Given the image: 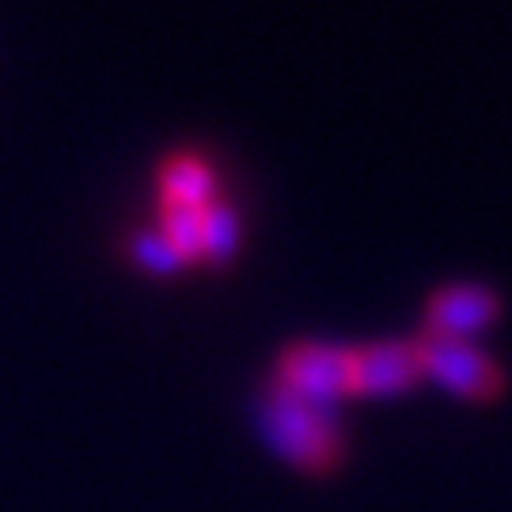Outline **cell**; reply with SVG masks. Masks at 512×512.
Here are the masks:
<instances>
[{"instance_id": "6da1fadb", "label": "cell", "mask_w": 512, "mask_h": 512, "mask_svg": "<svg viewBox=\"0 0 512 512\" xmlns=\"http://www.w3.org/2000/svg\"><path fill=\"white\" fill-rule=\"evenodd\" d=\"M258 421L277 456L304 475H330L346 459V433L342 421L334 418V406L300 399L274 380L262 391Z\"/></svg>"}, {"instance_id": "7a4b0ae2", "label": "cell", "mask_w": 512, "mask_h": 512, "mask_svg": "<svg viewBox=\"0 0 512 512\" xmlns=\"http://www.w3.org/2000/svg\"><path fill=\"white\" fill-rule=\"evenodd\" d=\"M421 376L437 380L444 391L471 403H494L505 391V372L494 357L475 338H448V334H429L421 330L414 338Z\"/></svg>"}, {"instance_id": "3957f363", "label": "cell", "mask_w": 512, "mask_h": 512, "mask_svg": "<svg viewBox=\"0 0 512 512\" xmlns=\"http://www.w3.org/2000/svg\"><path fill=\"white\" fill-rule=\"evenodd\" d=\"M277 387L293 391L300 399L334 406L353 399V346L334 342H289L277 353L274 376Z\"/></svg>"}, {"instance_id": "277c9868", "label": "cell", "mask_w": 512, "mask_h": 512, "mask_svg": "<svg viewBox=\"0 0 512 512\" xmlns=\"http://www.w3.org/2000/svg\"><path fill=\"white\" fill-rule=\"evenodd\" d=\"M152 186H156V205L167 209H205L224 194L217 160L205 156L202 148H171L167 156H160Z\"/></svg>"}, {"instance_id": "5b68a950", "label": "cell", "mask_w": 512, "mask_h": 512, "mask_svg": "<svg viewBox=\"0 0 512 512\" xmlns=\"http://www.w3.org/2000/svg\"><path fill=\"white\" fill-rule=\"evenodd\" d=\"M421 380L418 353L414 342H372V346H353V399L361 395H403Z\"/></svg>"}, {"instance_id": "8992f818", "label": "cell", "mask_w": 512, "mask_h": 512, "mask_svg": "<svg viewBox=\"0 0 512 512\" xmlns=\"http://www.w3.org/2000/svg\"><path fill=\"white\" fill-rule=\"evenodd\" d=\"M497 311H501V300L486 285H475V281L440 285L437 293L425 300V330L448 334V338H471L494 323Z\"/></svg>"}, {"instance_id": "52a82bcc", "label": "cell", "mask_w": 512, "mask_h": 512, "mask_svg": "<svg viewBox=\"0 0 512 512\" xmlns=\"http://www.w3.org/2000/svg\"><path fill=\"white\" fill-rule=\"evenodd\" d=\"M243 243V220L228 194L202 209V270H224Z\"/></svg>"}, {"instance_id": "ba28073f", "label": "cell", "mask_w": 512, "mask_h": 512, "mask_svg": "<svg viewBox=\"0 0 512 512\" xmlns=\"http://www.w3.org/2000/svg\"><path fill=\"white\" fill-rule=\"evenodd\" d=\"M122 255L129 258L133 270H141L148 277H175L186 270L152 220L148 224H129L126 232H122Z\"/></svg>"}, {"instance_id": "9c48e42d", "label": "cell", "mask_w": 512, "mask_h": 512, "mask_svg": "<svg viewBox=\"0 0 512 512\" xmlns=\"http://www.w3.org/2000/svg\"><path fill=\"white\" fill-rule=\"evenodd\" d=\"M152 224L160 228L167 247L179 255L186 270L202 266V209H167L156 205L152 209Z\"/></svg>"}]
</instances>
